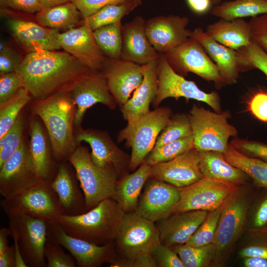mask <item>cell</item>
Instances as JSON below:
<instances>
[{"instance_id":"obj_37","label":"cell","mask_w":267,"mask_h":267,"mask_svg":"<svg viewBox=\"0 0 267 267\" xmlns=\"http://www.w3.org/2000/svg\"><path fill=\"white\" fill-rule=\"evenodd\" d=\"M140 4L136 1L105 6L83 19L82 24L87 25L92 31L119 21Z\"/></svg>"},{"instance_id":"obj_22","label":"cell","mask_w":267,"mask_h":267,"mask_svg":"<svg viewBox=\"0 0 267 267\" xmlns=\"http://www.w3.org/2000/svg\"><path fill=\"white\" fill-rule=\"evenodd\" d=\"M203 178L199 152L194 148L170 161L151 166L150 177L178 188L189 185Z\"/></svg>"},{"instance_id":"obj_33","label":"cell","mask_w":267,"mask_h":267,"mask_svg":"<svg viewBox=\"0 0 267 267\" xmlns=\"http://www.w3.org/2000/svg\"><path fill=\"white\" fill-rule=\"evenodd\" d=\"M81 18L82 17L80 11L72 1L43 7L35 14L36 20L41 25L65 31L77 27Z\"/></svg>"},{"instance_id":"obj_47","label":"cell","mask_w":267,"mask_h":267,"mask_svg":"<svg viewBox=\"0 0 267 267\" xmlns=\"http://www.w3.org/2000/svg\"><path fill=\"white\" fill-rule=\"evenodd\" d=\"M249 24L251 40L267 53V13L252 17Z\"/></svg>"},{"instance_id":"obj_1","label":"cell","mask_w":267,"mask_h":267,"mask_svg":"<svg viewBox=\"0 0 267 267\" xmlns=\"http://www.w3.org/2000/svg\"><path fill=\"white\" fill-rule=\"evenodd\" d=\"M90 70L66 51L41 49L29 52L15 71L22 87L39 100L69 91Z\"/></svg>"},{"instance_id":"obj_57","label":"cell","mask_w":267,"mask_h":267,"mask_svg":"<svg viewBox=\"0 0 267 267\" xmlns=\"http://www.w3.org/2000/svg\"><path fill=\"white\" fill-rule=\"evenodd\" d=\"M15 254L14 245L0 254V267H15Z\"/></svg>"},{"instance_id":"obj_38","label":"cell","mask_w":267,"mask_h":267,"mask_svg":"<svg viewBox=\"0 0 267 267\" xmlns=\"http://www.w3.org/2000/svg\"><path fill=\"white\" fill-rule=\"evenodd\" d=\"M170 247L178 255L184 267H207L216 255V247L213 243L201 246L182 244Z\"/></svg>"},{"instance_id":"obj_59","label":"cell","mask_w":267,"mask_h":267,"mask_svg":"<svg viewBox=\"0 0 267 267\" xmlns=\"http://www.w3.org/2000/svg\"><path fill=\"white\" fill-rule=\"evenodd\" d=\"M244 266L246 267H267V260L258 257H246Z\"/></svg>"},{"instance_id":"obj_8","label":"cell","mask_w":267,"mask_h":267,"mask_svg":"<svg viewBox=\"0 0 267 267\" xmlns=\"http://www.w3.org/2000/svg\"><path fill=\"white\" fill-rule=\"evenodd\" d=\"M194 146L198 151H217L224 153L229 137L237 133L229 124V113L213 112L193 105L188 114Z\"/></svg>"},{"instance_id":"obj_20","label":"cell","mask_w":267,"mask_h":267,"mask_svg":"<svg viewBox=\"0 0 267 267\" xmlns=\"http://www.w3.org/2000/svg\"><path fill=\"white\" fill-rule=\"evenodd\" d=\"M24 141L18 149L0 167V194L3 198L40 181Z\"/></svg>"},{"instance_id":"obj_30","label":"cell","mask_w":267,"mask_h":267,"mask_svg":"<svg viewBox=\"0 0 267 267\" xmlns=\"http://www.w3.org/2000/svg\"><path fill=\"white\" fill-rule=\"evenodd\" d=\"M206 32L220 44L235 50L251 41L249 22L243 18L231 20L221 18L209 24Z\"/></svg>"},{"instance_id":"obj_3","label":"cell","mask_w":267,"mask_h":267,"mask_svg":"<svg viewBox=\"0 0 267 267\" xmlns=\"http://www.w3.org/2000/svg\"><path fill=\"white\" fill-rule=\"evenodd\" d=\"M125 215L117 202L109 198L83 214H63L54 222L73 237L104 245L114 242Z\"/></svg>"},{"instance_id":"obj_17","label":"cell","mask_w":267,"mask_h":267,"mask_svg":"<svg viewBox=\"0 0 267 267\" xmlns=\"http://www.w3.org/2000/svg\"><path fill=\"white\" fill-rule=\"evenodd\" d=\"M179 199L178 188L149 178L144 186L134 212L155 222L170 216Z\"/></svg>"},{"instance_id":"obj_55","label":"cell","mask_w":267,"mask_h":267,"mask_svg":"<svg viewBox=\"0 0 267 267\" xmlns=\"http://www.w3.org/2000/svg\"><path fill=\"white\" fill-rule=\"evenodd\" d=\"M189 8L195 13L202 15L211 9L212 0H186Z\"/></svg>"},{"instance_id":"obj_51","label":"cell","mask_w":267,"mask_h":267,"mask_svg":"<svg viewBox=\"0 0 267 267\" xmlns=\"http://www.w3.org/2000/svg\"><path fill=\"white\" fill-rule=\"evenodd\" d=\"M239 151L267 162V144L258 141L235 139L230 143Z\"/></svg>"},{"instance_id":"obj_25","label":"cell","mask_w":267,"mask_h":267,"mask_svg":"<svg viewBox=\"0 0 267 267\" xmlns=\"http://www.w3.org/2000/svg\"><path fill=\"white\" fill-rule=\"evenodd\" d=\"M145 24L142 17L136 16L123 25L121 59L142 65L159 57L146 36Z\"/></svg>"},{"instance_id":"obj_16","label":"cell","mask_w":267,"mask_h":267,"mask_svg":"<svg viewBox=\"0 0 267 267\" xmlns=\"http://www.w3.org/2000/svg\"><path fill=\"white\" fill-rule=\"evenodd\" d=\"M0 13L7 18V25L13 38L29 52L41 49L61 48L57 39L59 30L22 19L12 9L0 8Z\"/></svg>"},{"instance_id":"obj_36","label":"cell","mask_w":267,"mask_h":267,"mask_svg":"<svg viewBox=\"0 0 267 267\" xmlns=\"http://www.w3.org/2000/svg\"><path fill=\"white\" fill-rule=\"evenodd\" d=\"M121 21L108 25L93 31L95 41L108 59H120L122 48Z\"/></svg>"},{"instance_id":"obj_39","label":"cell","mask_w":267,"mask_h":267,"mask_svg":"<svg viewBox=\"0 0 267 267\" xmlns=\"http://www.w3.org/2000/svg\"><path fill=\"white\" fill-rule=\"evenodd\" d=\"M31 99V95L24 88L8 100L0 103V138L13 126L23 107Z\"/></svg>"},{"instance_id":"obj_29","label":"cell","mask_w":267,"mask_h":267,"mask_svg":"<svg viewBox=\"0 0 267 267\" xmlns=\"http://www.w3.org/2000/svg\"><path fill=\"white\" fill-rule=\"evenodd\" d=\"M151 166L143 163L132 174L120 178L112 199L119 204L125 214L134 212L141 192L150 178Z\"/></svg>"},{"instance_id":"obj_46","label":"cell","mask_w":267,"mask_h":267,"mask_svg":"<svg viewBox=\"0 0 267 267\" xmlns=\"http://www.w3.org/2000/svg\"><path fill=\"white\" fill-rule=\"evenodd\" d=\"M151 256L156 267H184L176 252L170 246L161 243L153 249Z\"/></svg>"},{"instance_id":"obj_32","label":"cell","mask_w":267,"mask_h":267,"mask_svg":"<svg viewBox=\"0 0 267 267\" xmlns=\"http://www.w3.org/2000/svg\"><path fill=\"white\" fill-rule=\"evenodd\" d=\"M29 152L36 174L40 180L51 183L56 174L53 172V162L46 138L40 123H30Z\"/></svg>"},{"instance_id":"obj_61","label":"cell","mask_w":267,"mask_h":267,"mask_svg":"<svg viewBox=\"0 0 267 267\" xmlns=\"http://www.w3.org/2000/svg\"><path fill=\"white\" fill-rule=\"evenodd\" d=\"M212 3L215 5H217L221 3L222 0H212Z\"/></svg>"},{"instance_id":"obj_44","label":"cell","mask_w":267,"mask_h":267,"mask_svg":"<svg viewBox=\"0 0 267 267\" xmlns=\"http://www.w3.org/2000/svg\"><path fill=\"white\" fill-rule=\"evenodd\" d=\"M23 131V119L19 115L13 126L0 138V167L21 145Z\"/></svg>"},{"instance_id":"obj_50","label":"cell","mask_w":267,"mask_h":267,"mask_svg":"<svg viewBox=\"0 0 267 267\" xmlns=\"http://www.w3.org/2000/svg\"><path fill=\"white\" fill-rule=\"evenodd\" d=\"M23 58L10 46L0 43V74L15 71Z\"/></svg>"},{"instance_id":"obj_13","label":"cell","mask_w":267,"mask_h":267,"mask_svg":"<svg viewBox=\"0 0 267 267\" xmlns=\"http://www.w3.org/2000/svg\"><path fill=\"white\" fill-rule=\"evenodd\" d=\"M47 240L67 250L80 267H99L116 257L114 242L98 245L66 233L55 222L47 221Z\"/></svg>"},{"instance_id":"obj_45","label":"cell","mask_w":267,"mask_h":267,"mask_svg":"<svg viewBox=\"0 0 267 267\" xmlns=\"http://www.w3.org/2000/svg\"><path fill=\"white\" fill-rule=\"evenodd\" d=\"M46 267H75L76 262L70 254L65 253L58 244L47 240L44 252Z\"/></svg>"},{"instance_id":"obj_56","label":"cell","mask_w":267,"mask_h":267,"mask_svg":"<svg viewBox=\"0 0 267 267\" xmlns=\"http://www.w3.org/2000/svg\"><path fill=\"white\" fill-rule=\"evenodd\" d=\"M267 223V195L260 204L255 213L254 224L257 227H262Z\"/></svg>"},{"instance_id":"obj_6","label":"cell","mask_w":267,"mask_h":267,"mask_svg":"<svg viewBox=\"0 0 267 267\" xmlns=\"http://www.w3.org/2000/svg\"><path fill=\"white\" fill-rule=\"evenodd\" d=\"M68 160L84 192L86 212L103 200L112 198L119 178L113 167L101 168L94 165L88 149L83 146L77 147Z\"/></svg>"},{"instance_id":"obj_15","label":"cell","mask_w":267,"mask_h":267,"mask_svg":"<svg viewBox=\"0 0 267 267\" xmlns=\"http://www.w3.org/2000/svg\"><path fill=\"white\" fill-rule=\"evenodd\" d=\"M76 109L74 125L80 128L86 111L96 103L114 109L117 103L110 93L103 74L90 70L72 86L69 91Z\"/></svg>"},{"instance_id":"obj_41","label":"cell","mask_w":267,"mask_h":267,"mask_svg":"<svg viewBox=\"0 0 267 267\" xmlns=\"http://www.w3.org/2000/svg\"><path fill=\"white\" fill-rule=\"evenodd\" d=\"M236 52L240 71L257 69L267 77V53L252 40Z\"/></svg>"},{"instance_id":"obj_11","label":"cell","mask_w":267,"mask_h":267,"mask_svg":"<svg viewBox=\"0 0 267 267\" xmlns=\"http://www.w3.org/2000/svg\"><path fill=\"white\" fill-rule=\"evenodd\" d=\"M11 236L18 242L23 258L30 267H46L44 252L47 221L24 215L8 216Z\"/></svg>"},{"instance_id":"obj_52","label":"cell","mask_w":267,"mask_h":267,"mask_svg":"<svg viewBox=\"0 0 267 267\" xmlns=\"http://www.w3.org/2000/svg\"><path fill=\"white\" fill-rule=\"evenodd\" d=\"M248 108L256 118L267 123V92L261 89L254 93L248 102Z\"/></svg>"},{"instance_id":"obj_42","label":"cell","mask_w":267,"mask_h":267,"mask_svg":"<svg viewBox=\"0 0 267 267\" xmlns=\"http://www.w3.org/2000/svg\"><path fill=\"white\" fill-rule=\"evenodd\" d=\"M192 134L188 115L177 114L171 119L158 135L154 148Z\"/></svg>"},{"instance_id":"obj_24","label":"cell","mask_w":267,"mask_h":267,"mask_svg":"<svg viewBox=\"0 0 267 267\" xmlns=\"http://www.w3.org/2000/svg\"><path fill=\"white\" fill-rule=\"evenodd\" d=\"M209 212L191 210L173 213L155 222L160 243L168 246L185 244L206 218Z\"/></svg>"},{"instance_id":"obj_2","label":"cell","mask_w":267,"mask_h":267,"mask_svg":"<svg viewBox=\"0 0 267 267\" xmlns=\"http://www.w3.org/2000/svg\"><path fill=\"white\" fill-rule=\"evenodd\" d=\"M160 243L155 224L135 212L125 214L114 241L116 257L110 267H156L151 256Z\"/></svg>"},{"instance_id":"obj_14","label":"cell","mask_w":267,"mask_h":267,"mask_svg":"<svg viewBox=\"0 0 267 267\" xmlns=\"http://www.w3.org/2000/svg\"><path fill=\"white\" fill-rule=\"evenodd\" d=\"M249 198L238 188L221 206V212L213 243L216 247V260L233 246L244 226Z\"/></svg>"},{"instance_id":"obj_12","label":"cell","mask_w":267,"mask_h":267,"mask_svg":"<svg viewBox=\"0 0 267 267\" xmlns=\"http://www.w3.org/2000/svg\"><path fill=\"white\" fill-rule=\"evenodd\" d=\"M178 188L179 199L172 214L191 210L213 211L221 207L238 188L236 184L204 177Z\"/></svg>"},{"instance_id":"obj_5","label":"cell","mask_w":267,"mask_h":267,"mask_svg":"<svg viewBox=\"0 0 267 267\" xmlns=\"http://www.w3.org/2000/svg\"><path fill=\"white\" fill-rule=\"evenodd\" d=\"M168 107H157L134 119L128 121L117 136L119 142L125 141L131 148L130 171H134L143 162L154 147L157 138L171 117Z\"/></svg>"},{"instance_id":"obj_28","label":"cell","mask_w":267,"mask_h":267,"mask_svg":"<svg viewBox=\"0 0 267 267\" xmlns=\"http://www.w3.org/2000/svg\"><path fill=\"white\" fill-rule=\"evenodd\" d=\"M191 37L197 40L203 46L218 67L225 84L236 83L240 72L236 50L220 44L201 28H196L192 31Z\"/></svg>"},{"instance_id":"obj_40","label":"cell","mask_w":267,"mask_h":267,"mask_svg":"<svg viewBox=\"0 0 267 267\" xmlns=\"http://www.w3.org/2000/svg\"><path fill=\"white\" fill-rule=\"evenodd\" d=\"M192 134L153 148L145 158L144 163L152 166L170 161L188 150L194 148Z\"/></svg>"},{"instance_id":"obj_49","label":"cell","mask_w":267,"mask_h":267,"mask_svg":"<svg viewBox=\"0 0 267 267\" xmlns=\"http://www.w3.org/2000/svg\"><path fill=\"white\" fill-rule=\"evenodd\" d=\"M132 1H136L140 5L141 4L138 0H72V2L78 8L84 19L105 6Z\"/></svg>"},{"instance_id":"obj_21","label":"cell","mask_w":267,"mask_h":267,"mask_svg":"<svg viewBox=\"0 0 267 267\" xmlns=\"http://www.w3.org/2000/svg\"><path fill=\"white\" fill-rule=\"evenodd\" d=\"M187 17L159 16L148 19L145 24L146 36L155 50L164 53L178 46L190 37Z\"/></svg>"},{"instance_id":"obj_23","label":"cell","mask_w":267,"mask_h":267,"mask_svg":"<svg viewBox=\"0 0 267 267\" xmlns=\"http://www.w3.org/2000/svg\"><path fill=\"white\" fill-rule=\"evenodd\" d=\"M103 68L109 90L121 107L142 83V65L121 59H108Z\"/></svg>"},{"instance_id":"obj_60","label":"cell","mask_w":267,"mask_h":267,"mask_svg":"<svg viewBox=\"0 0 267 267\" xmlns=\"http://www.w3.org/2000/svg\"><path fill=\"white\" fill-rule=\"evenodd\" d=\"M44 7L56 6L65 3L72 0H40Z\"/></svg>"},{"instance_id":"obj_9","label":"cell","mask_w":267,"mask_h":267,"mask_svg":"<svg viewBox=\"0 0 267 267\" xmlns=\"http://www.w3.org/2000/svg\"><path fill=\"white\" fill-rule=\"evenodd\" d=\"M163 54L172 69L182 76L191 72L207 81L214 82L217 88L226 85L218 67L201 44L192 37Z\"/></svg>"},{"instance_id":"obj_19","label":"cell","mask_w":267,"mask_h":267,"mask_svg":"<svg viewBox=\"0 0 267 267\" xmlns=\"http://www.w3.org/2000/svg\"><path fill=\"white\" fill-rule=\"evenodd\" d=\"M57 39L61 48L91 70L101 69L108 59L97 45L93 31L85 24L59 33Z\"/></svg>"},{"instance_id":"obj_62","label":"cell","mask_w":267,"mask_h":267,"mask_svg":"<svg viewBox=\"0 0 267 267\" xmlns=\"http://www.w3.org/2000/svg\"><path fill=\"white\" fill-rule=\"evenodd\" d=\"M139 1L141 2V0H138Z\"/></svg>"},{"instance_id":"obj_43","label":"cell","mask_w":267,"mask_h":267,"mask_svg":"<svg viewBox=\"0 0 267 267\" xmlns=\"http://www.w3.org/2000/svg\"><path fill=\"white\" fill-rule=\"evenodd\" d=\"M221 212V207L209 212L206 218L185 243L201 246L213 243Z\"/></svg>"},{"instance_id":"obj_58","label":"cell","mask_w":267,"mask_h":267,"mask_svg":"<svg viewBox=\"0 0 267 267\" xmlns=\"http://www.w3.org/2000/svg\"><path fill=\"white\" fill-rule=\"evenodd\" d=\"M11 231L8 228H2L0 229V254L7 250L8 245V237L11 235Z\"/></svg>"},{"instance_id":"obj_27","label":"cell","mask_w":267,"mask_h":267,"mask_svg":"<svg viewBox=\"0 0 267 267\" xmlns=\"http://www.w3.org/2000/svg\"><path fill=\"white\" fill-rule=\"evenodd\" d=\"M61 205L63 215L75 216L86 212L84 192L75 174L65 163H61L51 183Z\"/></svg>"},{"instance_id":"obj_10","label":"cell","mask_w":267,"mask_h":267,"mask_svg":"<svg viewBox=\"0 0 267 267\" xmlns=\"http://www.w3.org/2000/svg\"><path fill=\"white\" fill-rule=\"evenodd\" d=\"M158 86L157 95L152 102L157 108L162 101L170 97L178 99L180 97L194 99L209 105L215 112H220V100L215 91L206 92L198 88L193 81L186 80L176 73L170 66L162 53H159L158 67Z\"/></svg>"},{"instance_id":"obj_54","label":"cell","mask_w":267,"mask_h":267,"mask_svg":"<svg viewBox=\"0 0 267 267\" xmlns=\"http://www.w3.org/2000/svg\"><path fill=\"white\" fill-rule=\"evenodd\" d=\"M240 255L244 258L258 257L267 260V245L259 244L246 247L241 250Z\"/></svg>"},{"instance_id":"obj_4","label":"cell","mask_w":267,"mask_h":267,"mask_svg":"<svg viewBox=\"0 0 267 267\" xmlns=\"http://www.w3.org/2000/svg\"><path fill=\"white\" fill-rule=\"evenodd\" d=\"M76 105L69 91L57 92L39 99L33 111L42 120L48 132L53 157L67 159L77 148L73 133Z\"/></svg>"},{"instance_id":"obj_48","label":"cell","mask_w":267,"mask_h":267,"mask_svg":"<svg viewBox=\"0 0 267 267\" xmlns=\"http://www.w3.org/2000/svg\"><path fill=\"white\" fill-rule=\"evenodd\" d=\"M22 87L21 80L15 71L0 74V103L12 97Z\"/></svg>"},{"instance_id":"obj_18","label":"cell","mask_w":267,"mask_h":267,"mask_svg":"<svg viewBox=\"0 0 267 267\" xmlns=\"http://www.w3.org/2000/svg\"><path fill=\"white\" fill-rule=\"evenodd\" d=\"M75 138L76 142L84 141L89 144L91 149V159L97 167H113L119 178L128 174L130 156L119 148L107 133L80 128L75 134Z\"/></svg>"},{"instance_id":"obj_34","label":"cell","mask_w":267,"mask_h":267,"mask_svg":"<svg viewBox=\"0 0 267 267\" xmlns=\"http://www.w3.org/2000/svg\"><path fill=\"white\" fill-rule=\"evenodd\" d=\"M267 13V0H233L215 5L211 11L215 16L233 20Z\"/></svg>"},{"instance_id":"obj_31","label":"cell","mask_w":267,"mask_h":267,"mask_svg":"<svg viewBox=\"0 0 267 267\" xmlns=\"http://www.w3.org/2000/svg\"><path fill=\"white\" fill-rule=\"evenodd\" d=\"M200 166L204 177L234 184L244 183L248 176L233 166L217 151H198Z\"/></svg>"},{"instance_id":"obj_35","label":"cell","mask_w":267,"mask_h":267,"mask_svg":"<svg viewBox=\"0 0 267 267\" xmlns=\"http://www.w3.org/2000/svg\"><path fill=\"white\" fill-rule=\"evenodd\" d=\"M223 155L230 164L243 171L258 185L267 188V162L243 154L231 144Z\"/></svg>"},{"instance_id":"obj_26","label":"cell","mask_w":267,"mask_h":267,"mask_svg":"<svg viewBox=\"0 0 267 267\" xmlns=\"http://www.w3.org/2000/svg\"><path fill=\"white\" fill-rule=\"evenodd\" d=\"M158 59L142 65L143 80L134 91L133 96L123 106L122 115L127 122L134 119L150 111L149 107L157 93Z\"/></svg>"},{"instance_id":"obj_7","label":"cell","mask_w":267,"mask_h":267,"mask_svg":"<svg viewBox=\"0 0 267 267\" xmlns=\"http://www.w3.org/2000/svg\"><path fill=\"white\" fill-rule=\"evenodd\" d=\"M0 204L8 216L24 215L54 221L63 214L58 197L51 183L42 180L3 198Z\"/></svg>"},{"instance_id":"obj_53","label":"cell","mask_w":267,"mask_h":267,"mask_svg":"<svg viewBox=\"0 0 267 267\" xmlns=\"http://www.w3.org/2000/svg\"><path fill=\"white\" fill-rule=\"evenodd\" d=\"M0 6L27 13H36L44 7L40 0H0Z\"/></svg>"}]
</instances>
